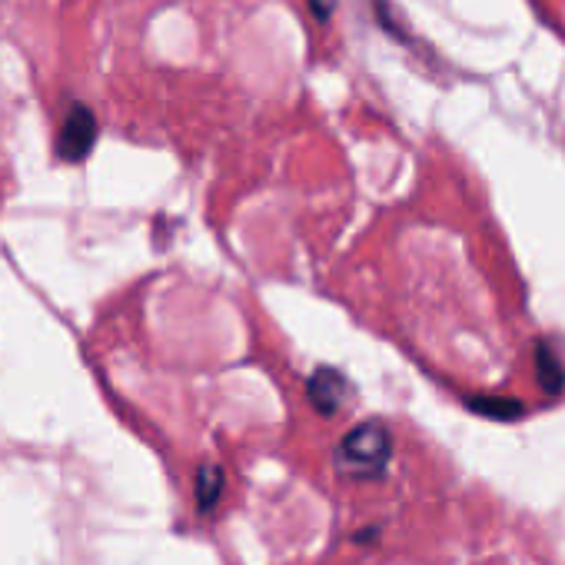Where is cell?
<instances>
[{
	"label": "cell",
	"mask_w": 565,
	"mask_h": 565,
	"mask_svg": "<svg viewBox=\"0 0 565 565\" xmlns=\"http://www.w3.org/2000/svg\"><path fill=\"white\" fill-rule=\"evenodd\" d=\"M390 456H393V436L383 423H363L350 429L337 449L340 469L350 476H363V479L383 476Z\"/></svg>",
	"instance_id": "obj_1"
},
{
	"label": "cell",
	"mask_w": 565,
	"mask_h": 565,
	"mask_svg": "<svg viewBox=\"0 0 565 565\" xmlns=\"http://www.w3.org/2000/svg\"><path fill=\"white\" fill-rule=\"evenodd\" d=\"M94 140H97V117H94L87 107L74 104L71 114L64 117L61 137H57V153H61V160H64V163L84 160V157L94 150Z\"/></svg>",
	"instance_id": "obj_2"
},
{
	"label": "cell",
	"mask_w": 565,
	"mask_h": 565,
	"mask_svg": "<svg viewBox=\"0 0 565 565\" xmlns=\"http://www.w3.org/2000/svg\"><path fill=\"white\" fill-rule=\"evenodd\" d=\"M310 399L317 403V409H323L327 416L337 413L347 399V380L333 370H320L313 380H310Z\"/></svg>",
	"instance_id": "obj_3"
},
{
	"label": "cell",
	"mask_w": 565,
	"mask_h": 565,
	"mask_svg": "<svg viewBox=\"0 0 565 565\" xmlns=\"http://www.w3.org/2000/svg\"><path fill=\"white\" fill-rule=\"evenodd\" d=\"M535 373H539V383H542L545 393H552V396L562 393L565 370H562V363H558V356H555V350L548 343H539V350H535Z\"/></svg>",
	"instance_id": "obj_4"
},
{
	"label": "cell",
	"mask_w": 565,
	"mask_h": 565,
	"mask_svg": "<svg viewBox=\"0 0 565 565\" xmlns=\"http://www.w3.org/2000/svg\"><path fill=\"white\" fill-rule=\"evenodd\" d=\"M469 406H472L479 416H486V419H502V423L522 416V406H519L515 399H469Z\"/></svg>",
	"instance_id": "obj_5"
},
{
	"label": "cell",
	"mask_w": 565,
	"mask_h": 565,
	"mask_svg": "<svg viewBox=\"0 0 565 565\" xmlns=\"http://www.w3.org/2000/svg\"><path fill=\"white\" fill-rule=\"evenodd\" d=\"M223 492V472L213 469V466H203L200 469V479H196V495H200V509H210Z\"/></svg>",
	"instance_id": "obj_6"
}]
</instances>
